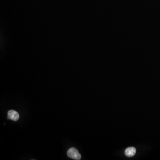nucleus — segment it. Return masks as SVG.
Here are the masks:
<instances>
[{"mask_svg":"<svg viewBox=\"0 0 160 160\" xmlns=\"http://www.w3.org/2000/svg\"><path fill=\"white\" fill-rule=\"evenodd\" d=\"M67 155L69 158L74 160H79L81 158V155L78 150L75 148H71L67 151Z\"/></svg>","mask_w":160,"mask_h":160,"instance_id":"f257e3e1","label":"nucleus"},{"mask_svg":"<svg viewBox=\"0 0 160 160\" xmlns=\"http://www.w3.org/2000/svg\"><path fill=\"white\" fill-rule=\"evenodd\" d=\"M8 118L13 121H17L19 118V113L15 110H9L8 113Z\"/></svg>","mask_w":160,"mask_h":160,"instance_id":"f03ea898","label":"nucleus"},{"mask_svg":"<svg viewBox=\"0 0 160 160\" xmlns=\"http://www.w3.org/2000/svg\"><path fill=\"white\" fill-rule=\"evenodd\" d=\"M136 149L133 147H129L125 149V155L128 157H132L135 155L136 153Z\"/></svg>","mask_w":160,"mask_h":160,"instance_id":"7ed1b4c3","label":"nucleus"}]
</instances>
